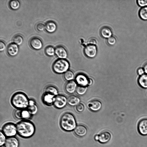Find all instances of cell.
<instances>
[{"mask_svg": "<svg viewBox=\"0 0 147 147\" xmlns=\"http://www.w3.org/2000/svg\"><path fill=\"white\" fill-rule=\"evenodd\" d=\"M2 132L5 136L13 137L17 132L16 126L13 123L8 122L4 124L2 127Z\"/></svg>", "mask_w": 147, "mask_h": 147, "instance_id": "5b68a950", "label": "cell"}, {"mask_svg": "<svg viewBox=\"0 0 147 147\" xmlns=\"http://www.w3.org/2000/svg\"><path fill=\"white\" fill-rule=\"evenodd\" d=\"M13 43L18 45H21L23 42V38L22 36L18 34L15 35L13 38Z\"/></svg>", "mask_w": 147, "mask_h": 147, "instance_id": "83f0119b", "label": "cell"}, {"mask_svg": "<svg viewBox=\"0 0 147 147\" xmlns=\"http://www.w3.org/2000/svg\"><path fill=\"white\" fill-rule=\"evenodd\" d=\"M93 83V81L92 80L91 78H89L88 80V85H91Z\"/></svg>", "mask_w": 147, "mask_h": 147, "instance_id": "60d3db41", "label": "cell"}, {"mask_svg": "<svg viewBox=\"0 0 147 147\" xmlns=\"http://www.w3.org/2000/svg\"><path fill=\"white\" fill-rule=\"evenodd\" d=\"M139 133L142 136L147 135V119L144 118L140 120L137 125Z\"/></svg>", "mask_w": 147, "mask_h": 147, "instance_id": "30bf717a", "label": "cell"}, {"mask_svg": "<svg viewBox=\"0 0 147 147\" xmlns=\"http://www.w3.org/2000/svg\"><path fill=\"white\" fill-rule=\"evenodd\" d=\"M6 46L5 43L3 41H1L0 42V51H3L5 49Z\"/></svg>", "mask_w": 147, "mask_h": 147, "instance_id": "74e56055", "label": "cell"}, {"mask_svg": "<svg viewBox=\"0 0 147 147\" xmlns=\"http://www.w3.org/2000/svg\"><path fill=\"white\" fill-rule=\"evenodd\" d=\"M55 54L59 58L65 59L67 56V53L65 48L62 46H58L55 48Z\"/></svg>", "mask_w": 147, "mask_h": 147, "instance_id": "4fadbf2b", "label": "cell"}, {"mask_svg": "<svg viewBox=\"0 0 147 147\" xmlns=\"http://www.w3.org/2000/svg\"><path fill=\"white\" fill-rule=\"evenodd\" d=\"M139 15L142 19L147 20V6L141 7L139 11Z\"/></svg>", "mask_w": 147, "mask_h": 147, "instance_id": "4316f807", "label": "cell"}, {"mask_svg": "<svg viewBox=\"0 0 147 147\" xmlns=\"http://www.w3.org/2000/svg\"><path fill=\"white\" fill-rule=\"evenodd\" d=\"M88 79L84 74H79L76 78V82L79 86H86L88 85Z\"/></svg>", "mask_w": 147, "mask_h": 147, "instance_id": "2e32d148", "label": "cell"}, {"mask_svg": "<svg viewBox=\"0 0 147 147\" xmlns=\"http://www.w3.org/2000/svg\"><path fill=\"white\" fill-rule=\"evenodd\" d=\"M9 5L11 9L13 10H16L19 8L20 3L18 0H11L9 1Z\"/></svg>", "mask_w": 147, "mask_h": 147, "instance_id": "484cf974", "label": "cell"}, {"mask_svg": "<svg viewBox=\"0 0 147 147\" xmlns=\"http://www.w3.org/2000/svg\"><path fill=\"white\" fill-rule=\"evenodd\" d=\"M84 52L87 57L93 58L95 57L97 54V48L95 45L88 44L84 48Z\"/></svg>", "mask_w": 147, "mask_h": 147, "instance_id": "9c48e42d", "label": "cell"}, {"mask_svg": "<svg viewBox=\"0 0 147 147\" xmlns=\"http://www.w3.org/2000/svg\"><path fill=\"white\" fill-rule=\"evenodd\" d=\"M111 137V134L109 132L104 131L99 134L95 135L94 138L96 140L98 141L100 143L105 144L110 140Z\"/></svg>", "mask_w": 147, "mask_h": 147, "instance_id": "ba28073f", "label": "cell"}, {"mask_svg": "<svg viewBox=\"0 0 147 147\" xmlns=\"http://www.w3.org/2000/svg\"><path fill=\"white\" fill-rule=\"evenodd\" d=\"M60 125L61 128L67 131H71L75 129L76 122L74 116L69 113H65L61 116Z\"/></svg>", "mask_w": 147, "mask_h": 147, "instance_id": "3957f363", "label": "cell"}, {"mask_svg": "<svg viewBox=\"0 0 147 147\" xmlns=\"http://www.w3.org/2000/svg\"><path fill=\"white\" fill-rule=\"evenodd\" d=\"M69 64L65 59H59L53 63L52 68L53 71L57 74L64 73L68 70Z\"/></svg>", "mask_w": 147, "mask_h": 147, "instance_id": "277c9868", "label": "cell"}, {"mask_svg": "<svg viewBox=\"0 0 147 147\" xmlns=\"http://www.w3.org/2000/svg\"><path fill=\"white\" fill-rule=\"evenodd\" d=\"M143 69L144 70L145 73L146 74H147V62L144 65L143 67Z\"/></svg>", "mask_w": 147, "mask_h": 147, "instance_id": "ab89813d", "label": "cell"}, {"mask_svg": "<svg viewBox=\"0 0 147 147\" xmlns=\"http://www.w3.org/2000/svg\"><path fill=\"white\" fill-rule=\"evenodd\" d=\"M46 54L49 56H53L55 54V49L52 46H48L45 49Z\"/></svg>", "mask_w": 147, "mask_h": 147, "instance_id": "f546056e", "label": "cell"}, {"mask_svg": "<svg viewBox=\"0 0 147 147\" xmlns=\"http://www.w3.org/2000/svg\"><path fill=\"white\" fill-rule=\"evenodd\" d=\"M84 109V105L81 103H79L76 106V111L78 112H82L83 111Z\"/></svg>", "mask_w": 147, "mask_h": 147, "instance_id": "e575fe53", "label": "cell"}, {"mask_svg": "<svg viewBox=\"0 0 147 147\" xmlns=\"http://www.w3.org/2000/svg\"><path fill=\"white\" fill-rule=\"evenodd\" d=\"M36 28L38 31L42 32L45 29V25L42 23H38L36 24Z\"/></svg>", "mask_w": 147, "mask_h": 147, "instance_id": "d6a6232c", "label": "cell"}, {"mask_svg": "<svg viewBox=\"0 0 147 147\" xmlns=\"http://www.w3.org/2000/svg\"><path fill=\"white\" fill-rule=\"evenodd\" d=\"M45 25L46 31L49 33H53L56 30L57 28L56 23L51 21L47 22Z\"/></svg>", "mask_w": 147, "mask_h": 147, "instance_id": "44dd1931", "label": "cell"}, {"mask_svg": "<svg viewBox=\"0 0 147 147\" xmlns=\"http://www.w3.org/2000/svg\"><path fill=\"white\" fill-rule=\"evenodd\" d=\"M4 146L5 147H18L19 141L15 137H9L6 139Z\"/></svg>", "mask_w": 147, "mask_h": 147, "instance_id": "d6986e66", "label": "cell"}, {"mask_svg": "<svg viewBox=\"0 0 147 147\" xmlns=\"http://www.w3.org/2000/svg\"><path fill=\"white\" fill-rule=\"evenodd\" d=\"M63 77L65 80L69 81L74 79V75L72 71L68 70L64 74Z\"/></svg>", "mask_w": 147, "mask_h": 147, "instance_id": "f1b7e54d", "label": "cell"}, {"mask_svg": "<svg viewBox=\"0 0 147 147\" xmlns=\"http://www.w3.org/2000/svg\"><path fill=\"white\" fill-rule=\"evenodd\" d=\"M29 44L31 47L35 50H39L43 46L41 40L38 38L36 37H32L30 39Z\"/></svg>", "mask_w": 147, "mask_h": 147, "instance_id": "8fae6325", "label": "cell"}, {"mask_svg": "<svg viewBox=\"0 0 147 147\" xmlns=\"http://www.w3.org/2000/svg\"><path fill=\"white\" fill-rule=\"evenodd\" d=\"M87 106L92 111H97L101 109L102 107V104L100 101L95 100L89 102Z\"/></svg>", "mask_w": 147, "mask_h": 147, "instance_id": "5bb4252c", "label": "cell"}, {"mask_svg": "<svg viewBox=\"0 0 147 147\" xmlns=\"http://www.w3.org/2000/svg\"><path fill=\"white\" fill-rule=\"evenodd\" d=\"M75 134L79 137H83L85 136L87 132L86 127L83 125H78L74 129Z\"/></svg>", "mask_w": 147, "mask_h": 147, "instance_id": "e0dca14e", "label": "cell"}, {"mask_svg": "<svg viewBox=\"0 0 147 147\" xmlns=\"http://www.w3.org/2000/svg\"><path fill=\"white\" fill-rule=\"evenodd\" d=\"M55 97L51 94L44 93L42 96V100L45 105L50 106L53 105Z\"/></svg>", "mask_w": 147, "mask_h": 147, "instance_id": "ac0fdd59", "label": "cell"}, {"mask_svg": "<svg viewBox=\"0 0 147 147\" xmlns=\"http://www.w3.org/2000/svg\"><path fill=\"white\" fill-rule=\"evenodd\" d=\"M116 39L113 36H111L107 38V42L108 45L111 46L114 45L116 42Z\"/></svg>", "mask_w": 147, "mask_h": 147, "instance_id": "1f68e13d", "label": "cell"}, {"mask_svg": "<svg viewBox=\"0 0 147 147\" xmlns=\"http://www.w3.org/2000/svg\"><path fill=\"white\" fill-rule=\"evenodd\" d=\"M15 117L19 119H26L30 117L32 115L27 109H17L14 113Z\"/></svg>", "mask_w": 147, "mask_h": 147, "instance_id": "52a82bcc", "label": "cell"}, {"mask_svg": "<svg viewBox=\"0 0 147 147\" xmlns=\"http://www.w3.org/2000/svg\"><path fill=\"white\" fill-rule=\"evenodd\" d=\"M80 99L78 96L72 95L69 96L67 98V103L70 106L77 105L80 103Z\"/></svg>", "mask_w": 147, "mask_h": 147, "instance_id": "603a6c76", "label": "cell"}, {"mask_svg": "<svg viewBox=\"0 0 147 147\" xmlns=\"http://www.w3.org/2000/svg\"><path fill=\"white\" fill-rule=\"evenodd\" d=\"M58 90L57 88L52 85L47 86L45 90V93H47L55 96L58 95Z\"/></svg>", "mask_w": 147, "mask_h": 147, "instance_id": "cb8c5ba5", "label": "cell"}, {"mask_svg": "<svg viewBox=\"0 0 147 147\" xmlns=\"http://www.w3.org/2000/svg\"><path fill=\"white\" fill-rule=\"evenodd\" d=\"M67 103V99L64 95L58 94L55 96L53 105L56 108L61 109L64 108Z\"/></svg>", "mask_w": 147, "mask_h": 147, "instance_id": "8992f818", "label": "cell"}, {"mask_svg": "<svg viewBox=\"0 0 147 147\" xmlns=\"http://www.w3.org/2000/svg\"><path fill=\"white\" fill-rule=\"evenodd\" d=\"M137 72L138 75L140 76L144 74L145 73L143 68L141 67H140L138 69Z\"/></svg>", "mask_w": 147, "mask_h": 147, "instance_id": "f35d334b", "label": "cell"}, {"mask_svg": "<svg viewBox=\"0 0 147 147\" xmlns=\"http://www.w3.org/2000/svg\"><path fill=\"white\" fill-rule=\"evenodd\" d=\"M17 132L21 137L27 138L31 137L35 131V127L31 121L24 119L16 124Z\"/></svg>", "mask_w": 147, "mask_h": 147, "instance_id": "6da1fadb", "label": "cell"}, {"mask_svg": "<svg viewBox=\"0 0 147 147\" xmlns=\"http://www.w3.org/2000/svg\"><path fill=\"white\" fill-rule=\"evenodd\" d=\"M77 84L75 81L71 80L68 81L65 84V89L66 92L70 94L74 93L76 91Z\"/></svg>", "mask_w": 147, "mask_h": 147, "instance_id": "9a60e30c", "label": "cell"}, {"mask_svg": "<svg viewBox=\"0 0 147 147\" xmlns=\"http://www.w3.org/2000/svg\"><path fill=\"white\" fill-rule=\"evenodd\" d=\"M29 101V100L26 94L20 92L14 93L11 99V105L17 109H27Z\"/></svg>", "mask_w": 147, "mask_h": 147, "instance_id": "7a4b0ae2", "label": "cell"}, {"mask_svg": "<svg viewBox=\"0 0 147 147\" xmlns=\"http://www.w3.org/2000/svg\"><path fill=\"white\" fill-rule=\"evenodd\" d=\"M27 110L32 115L36 114L38 111V107L35 101L32 99L29 100Z\"/></svg>", "mask_w": 147, "mask_h": 147, "instance_id": "ffe728a7", "label": "cell"}, {"mask_svg": "<svg viewBox=\"0 0 147 147\" xmlns=\"http://www.w3.org/2000/svg\"><path fill=\"white\" fill-rule=\"evenodd\" d=\"M138 82L141 87L147 88V74H144L140 76L138 79Z\"/></svg>", "mask_w": 147, "mask_h": 147, "instance_id": "d4e9b609", "label": "cell"}, {"mask_svg": "<svg viewBox=\"0 0 147 147\" xmlns=\"http://www.w3.org/2000/svg\"><path fill=\"white\" fill-rule=\"evenodd\" d=\"M0 146H1L5 144L6 140L5 136L1 131L0 132Z\"/></svg>", "mask_w": 147, "mask_h": 147, "instance_id": "836d02e7", "label": "cell"}, {"mask_svg": "<svg viewBox=\"0 0 147 147\" xmlns=\"http://www.w3.org/2000/svg\"><path fill=\"white\" fill-rule=\"evenodd\" d=\"M138 5L142 7L147 6V0L137 1Z\"/></svg>", "mask_w": 147, "mask_h": 147, "instance_id": "d590c367", "label": "cell"}, {"mask_svg": "<svg viewBox=\"0 0 147 147\" xmlns=\"http://www.w3.org/2000/svg\"><path fill=\"white\" fill-rule=\"evenodd\" d=\"M18 45L14 43L9 44L7 48V52L10 56L14 57L16 56L19 52Z\"/></svg>", "mask_w": 147, "mask_h": 147, "instance_id": "7c38bea8", "label": "cell"}, {"mask_svg": "<svg viewBox=\"0 0 147 147\" xmlns=\"http://www.w3.org/2000/svg\"><path fill=\"white\" fill-rule=\"evenodd\" d=\"M100 33L101 36L105 38H109L112 36V31L111 29L109 27L104 26L100 29Z\"/></svg>", "mask_w": 147, "mask_h": 147, "instance_id": "7402d4cb", "label": "cell"}, {"mask_svg": "<svg viewBox=\"0 0 147 147\" xmlns=\"http://www.w3.org/2000/svg\"><path fill=\"white\" fill-rule=\"evenodd\" d=\"M88 42L89 44L95 45L97 44V41L95 38H92L89 39Z\"/></svg>", "mask_w": 147, "mask_h": 147, "instance_id": "8d00e7d4", "label": "cell"}, {"mask_svg": "<svg viewBox=\"0 0 147 147\" xmlns=\"http://www.w3.org/2000/svg\"><path fill=\"white\" fill-rule=\"evenodd\" d=\"M87 90V86H78L77 87L76 92L78 95H82L86 93Z\"/></svg>", "mask_w": 147, "mask_h": 147, "instance_id": "4dcf8cb0", "label": "cell"}]
</instances>
